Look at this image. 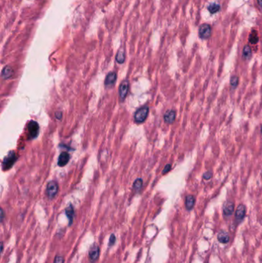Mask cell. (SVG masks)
Listing matches in <instances>:
<instances>
[{"mask_svg":"<svg viewBox=\"0 0 262 263\" xmlns=\"http://www.w3.org/2000/svg\"><path fill=\"white\" fill-rule=\"evenodd\" d=\"M17 160V156H16L15 152L11 151L7 154L6 157L4 158L2 161V168L3 170H8L14 165L16 161Z\"/></svg>","mask_w":262,"mask_h":263,"instance_id":"cell-3","label":"cell"},{"mask_svg":"<svg viewBox=\"0 0 262 263\" xmlns=\"http://www.w3.org/2000/svg\"><path fill=\"white\" fill-rule=\"evenodd\" d=\"M252 56V51L251 47L249 46H245L243 49V52H242V56L245 60H248L251 59Z\"/></svg>","mask_w":262,"mask_h":263,"instance_id":"cell-17","label":"cell"},{"mask_svg":"<svg viewBox=\"0 0 262 263\" xmlns=\"http://www.w3.org/2000/svg\"><path fill=\"white\" fill-rule=\"evenodd\" d=\"M245 215H246V207L245 205L240 204L235 211V217L237 222H241L245 217Z\"/></svg>","mask_w":262,"mask_h":263,"instance_id":"cell-8","label":"cell"},{"mask_svg":"<svg viewBox=\"0 0 262 263\" xmlns=\"http://www.w3.org/2000/svg\"><path fill=\"white\" fill-rule=\"evenodd\" d=\"M69 159H70V156H69V153L66 152H63L59 155V158H58V165L60 167L65 166L68 164Z\"/></svg>","mask_w":262,"mask_h":263,"instance_id":"cell-12","label":"cell"},{"mask_svg":"<svg viewBox=\"0 0 262 263\" xmlns=\"http://www.w3.org/2000/svg\"><path fill=\"white\" fill-rule=\"evenodd\" d=\"M66 216L69 219V225L71 226L73 222V219L75 216V210L73 206H72V204L69 205L67 208H66Z\"/></svg>","mask_w":262,"mask_h":263,"instance_id":"cell-15","label":"cell"},{"mask_svg":"<svg viewBox=\"0 0 262 263\" xmlns=\"http://www.w3.org/2000/svg\"><path fill=\"white\" fill-rule=\"evenodd\" d=\"M149 108L148 106H143L139 108L136 110L134 115V120L137 124L142 123L146 120L148 115Z\"/></svg>","mask_w":262,"mask_h":263,"instance_id":"cell-1","label":"cell"},{"mask_svg":"<svg viewBox=\"0 0 262 263\" xmlns=\"http://www.w3.org/2000/svg\"><path fill=\"white\" fill-rule=\"evenodd\" d=\"M2 251H3V243L2 242V244H1V252H2Z\"/></svg>","mask_w":262,"mask_h":263,"instance_id":"cell-30","label":"cell"},{"mask_svg":"<svg viewBox=\"0 0 262 263\" xmlns=\"http://www.w3.org/2000/svg\"><path fill=\"white\" fill-rule=\"evenodd\" d=\"M261 135H262V125H261Z\"/></svg>","mask_w":262,"mask_h":263,"instance_id":"cell-31","label":"cell"},{"mask_svg":"<svg viewBox=\"0 0 262 263\" xmlns=\"http://www.w3.org/2000/svg\"><path fill=\"white\" fill-rule=\"evenodd\" d=\"M218 240L222 244H227L230 241V236L228 232L225 231H221L218 234Z\"/></svg>","mask_w":262,"mask_h":263,"instance_id":"cell-16","label":"cell"},{"mask_svg":"<svg viewBox=\"0 0 262 263\" xmlns=\"http://www.w3.org/2000/svg\"><path fill=\"white\" fill-rule=\"evenodd\" d=\"M129 82H128L127 80H124L123 82L121 83V85H119V98H120L121 101H124L125 99L126 98L128 95V92H129Z\"/></svg>","mask_w":262,"mask_h":263,"instance_id":"cell-7","label":"cell"},{"mask_svg":"<svg viewBox=\"0 0 262 263\" xmlns=\"http://www.w3.org/2000/svg\"><path fill=\"white\" fill-rule=\"evenodd\" d=\"M14 75V70L9 66H6L2 71V78L3 79H9Z\"/></svg>","mask_w":262,"mask_h":263,"instance_id":"cell-14","label":"cell"},{"mask_svg":"<svg viewBox=\"0 0 262 263\" xmlns=\"http://www.w3.org/2000/svg\"><path fill=\"white\" fill-rule=\"evenodd\" d=\"M248 40L251 42V44H256L258 43V40H259V38H258V33L255 30H253L251 32V34H250L249 38H248Z\"/></svg>","mask_w":262,"mask_h":263,"instance_id":"cell-20","label":"cell"},{"mask_svg":"<svg viewBox=\"0 0 262 263\" xmlns=\"http://www.w3.org/2000/svg\"><path fill=\"white\" fill-rule=\"evenodd\" d=\"M198 35L200 38L202 39H207L210 37L211 35V27L208 24H202L200 26Z\"/></svg>","mask_w":262,"mask_h":263,"instance_id":"cell-5","label":"cell"},{"mask_svg":"<svg viewBox=\"0 0 262 263\" xmlns=\"http://www.w3.org/2000/svg\"><path fill=\"white\" fill-rule=\"evenodd\" d=\"M64 262H65V260H64L63 256L58 255V256H56V257H55L54 263H64Z\"/></svg>","mask_w":262,"mask_h":263,"instance_id":"cell-24","label":"cell"},{"mask_svg":"<svg viewBox=\"0 0 262 263\" xmlns=\"http://www.w3.org/2000/svg\"><path fill=\"white\" fill-rule=\"evenodd\" d=\"M142 185H143V181H142V178H137V179L134 182L133 186H132L133 190L135 192H140L141 189H142Z\"/></svg>","mask_w":262,"mask_h":263,"instance_id":"cell-19","label":"cell"},{"mask_svg":"<svg viewBox=\"0 0 262 263\" xmlns=\"http://www.w3.org/2000/svg\"><path fill=\"white\" fill-rule=\"evenodd\" d=\"M116 61H117V62H119V64H122L124 62H125V51H124V49H119V52H117V54H116Z\"/></svg>","mask_w":262,"mask_h":263,"instance_id":"cell-18","label":"cell"},{"mask_svg":"<svg viewBox=\"0 0 262 263\" xmlns=\"http://www.w3.org/2000/svg\"><path fill=\"white\" fill-rule=\"evenodd\" d=\"M116 79H117V75L115 72H111L106 75L105 80V85L106 87H111L115 84Z\"/></svg>","mask_w":262,"mask_h":263,"instance_id":"cell-11","label":"cell"},{"mask_svg":"<svg viewBox=\"0 0 262 263\" xmlns=\"http://www.w3.org/2000/svg\"><path fill=\"white\" fill-rule=\"evenodd\" d=\"M175 119H176V112L173 110L166 111L164 115V121L165 123L168 124V125L173 123L175 121Z\"/></svg>","mask_w":262,"mask_h":263,"instance_id":"cell-10","label":"cell"},{"mask_svg":"<svg viewBox=\"0 0 262 263\" xmlns=\"http://www.w3.org/2000/svg\"><path fill=\"white\" fill-rule=\"evenodd\" d=\"M56 117L57 118V119L61 120L62 118V113L61 112H58L56 113Z\"/></svg>","mask_w":262,"mask_h":263,"instance_id":"cell-27","label":"cell"},{"mask_svg":"<svg viewBox=\"0 0 262 263\" xmlns=\"http://www.w3.org/2000/svg\"><path fill=\"white\" fill-rule=\"evenodd\" d=\"M28 139H34L37 138L39 132V125L36 121H31L29 122L27 126Z\"/></svg>","mask_w":262,"mask_h":263,"instance_id":"cell-2","label":"cell"},{"mask_svg":"<svg viewBox=\"0 0 262 263\" xmlns=\"http://www.w3.org/2000/svg\"><path fill=\"white\" fill-rule=\"evenodd\" d=\"M208 11L211 13V14H215V13L218 12L220 10V5L217 4V3L211 4L210 6L208 7Z\"/></svg>","mask_w":262,"mask_h":263,"instance_id":"cell-21","label":"cell"},{"mask_svg":"<svg viewBox=\"0 0 262 263\" xmlns=\"http://www.w3.org/2000/svg\"><path fill=\"white\" fill-rule=\"evenodd\" d=\"M115 241H116L115 236L114 234H112V235H111V236H110V239H109V246H112L114 244H115Z\"/></svg>","mask_w":262,"mask_h":263,"instance_id":"cell-25","label":"cell"},{"mask_svg":"<svg viewBox=\"0 0 262 263\" xmlns=\"http://www.w3.org/2000/svg\"><path fill=\"white\" fill-rule=\"evenodd\" d=\"M213 173L211 171H208L203 174V178L205 180H210L212 178Z\"/></svg>","mask_w":262,"mask_h":263,"instance_id":"cell-23","label":"cell"},{"mask_svg":"<svg viewBox=\"0 0 262 263\" xmlns=\"http://www.w3.org/2000/svg\"><path fill=\"white\" fill-rule=\"evenodd\" d=\"M235 211V203L233 202H227L224 205L223 207V214L225 217H229L233 214Z\"/></svg>","mask_w":262,"mask_h":263,"instance_id":"cell-9","label":"cell"},{"mask_svg":"<svg viewBox=\"0 0 262 263\" xmlns=\"http://www.w3.org/2000/svg\"><path fill=\"white\" fill-rule=\"evenodd\" d=\"M3 219H4V211H3V209L2 208L1 209V222H3Z\"/></svg>","mask_w":262,"mask_h":263,"instance_id":"cell-28","label":"cell"},{"mask_svg":"<svg viewBox=\"0 0 262 263\" xmlns=\"http://www.w3.org/2000/svg\"><path fill=\"white\" fill-rule=\"evenodd\" d=\"M59 192V185L56 181H50L46 187V195L49 199H53Z\"/></svg>","mask_w":262,"mask_h":263,"instance_id":"cell-4","label":"cell"},{"mask_svg":"<svg viewBox=\"0 0 262 263\" xmlns=\"http://www.w3.org/2000/svg\"><path fill=\"white\" fill-rule=\"evenodd\" d=\"M171 169H172V165H171V164H167L165 166V168H164L163 171H162V174H163V175L167 174V173H168Z\"/></svg>","mask_w":262,"mask_h":263,"instance_id":"cell-26","label":"cell"},{"mask_svg":"<svg viewBox=\"0 0 262 263\" xmlns=\"http://www.w3.org/2000/svg\"><path fill=\"white\" fill-rule=\"evenodd\" d=\"M238 83H239V78L237 75H233V76L231 77V79H230V85H231V89H235V88L238 85Z\"/></svg>","mask_w":262,"mask_h":263,"instance_id":"cell-22","label":"cell"},{"mask_svg":"<svg viewBox=\"0 0 262 263\" xmlns=\"http://www.w3.org/2000/svg\"><path fill=\"white\" fill-rule=\"evenodd\" d=\"M99 256H100V248L97 245H94L91 247L89 252L90 262L92 263H95L99 259Z\"/></svg>","mask_w":262,"mask_h":263,"instance_id":"cell-6","label":"cell"},{"mask_svg":"<svg viewBox=\"0 0 262 263\" xmlns=\"http://www.w3.org/2000/svg\"><path fill=\"white\" fill-rule=\"evenodd\" d=\"M258 3L260 6V7L262 8V0H258Z\"/></svg>","mask_w":262,"mask_h":263,"instance_id":"cell-29","label":"cell"},{"mask_svg":"<svg viewBox=\"0 0 262 263\" xmlns=\"http://www.w3.org/2000/svg\"><path fill=\"white\" fill-rule=\"evenodd\" d=\"M195 202H196L195 197L192 195H188L186 196V198H185V208L188 211H191V210L193 209L195 207Z\"/></svg>","mask_w":262,"mask_h":263,"instance_id":"cell-13","label":"cell"}]
</instances>
